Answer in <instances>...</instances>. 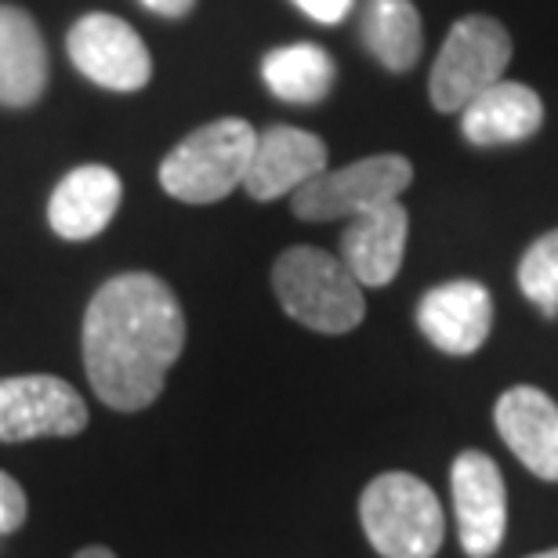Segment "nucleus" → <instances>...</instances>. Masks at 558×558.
Returning <instances> with one entry per match:
<instances>
[{
	"label": "nucleus",
	"mask_w": 558,
	"mask_h": 558,
	"mask_svg": "<svg viewBox=\"0 0 558 558\" xmlns=\"http://www.w3.org/2000/svg\"><path fill=\"white\" fill-rule=\"evenodd\" d=\"M323 171H327V142L312 131L279 124L258 135L243 189L251 193V199L269 204L279 196H294L301 185Z\"/></svg>",
	"instance_id": "11"
},
{
	"label": "nucleus",
	"mask_w": 558,
	"mask_h": 558,
	"mask_svg": "<svg viewBox=\"0 0 558 558\" xmlns=\"http://www.w3.org/2000/svg\"><path fill=\"white\" fill-rule=\"evenodd\" d=\"M494 424L533 475L558 483V403L548 392L533 385L508 388L494 407Z\"/></svg>",
	"instance_id": "12"
},
{
	"label": "nucleus",
	"mask_w": 558,
	"mask_h": 558,
	"mask_svg": "<svg viewBox=\"0 0 558 558\" xmlns=\"http://www.w3.org/2000/svg\"><path fill=\"white\" fill-rule=\"evenodd\" d=\"M360 37L371 59L392 73L414 70L424 48L421 15L410 0H366L360 15Z\"/></svg>",
	"instance_id": "17"
},
{
	"label": "nucleus",
	"mask_w": 558,
	"mask_h": 558,
	"mask_svg": "<svg viewBox=\"0 0 558 558\" xmlns=\"http://www.w3.org/2000/svg\"><path fill=\"white\" fill-rule=\"evenodd\" d=\"M360 522L381 558H432L442 548L439 497L410 472L377 475L360 497Z\"/></svg>",
	"instance_id": "4"
},
{
	"label": "nucleus",
	"mask_w": 558,
	"mask_h": 558,
	"mask_svg": "<svg viewBox=\"0 0 558 558\" xmlns=\"http://www.w3.org/2000/svg\"><path fill=\"white\" fill-rule=\"evenodd\" d=\"M294 4L305 11L312 22H323V26H338L352 11V0H294Z\"/></svg>",
	"instance_id": "21"
},
{
	"label": "nucleus",
	"mask_w": 558,
	"mask_h": 558,
	"mask_svg": "<svg viewBox=\"0 0 558 558\" xmlns=\"http://www.w3.org/2000/svg\"><path fill=\"white\" fill-rule=\"evenodd\" d=\"M142 8H149L153 15H160V19H182L193 11L196 0H138Z\"/></svg>",
	"instance_id": "22"
},
{
	"label": "nucleus",
	"mask_w": 558,
	"mask_h": 558,
	"mask_svg": "<svg viewBox=\"0 0 558 558\" xmlns=\"http://www.w3.org/2000/svg\"><path fill=\"white\" fill-rule=\"evenodd\" d=\"M258 131L240 117H221L215 124L182 138L160 163V185L182 204H218L243 185Z\"/></svg>",
	"instance_id": "3"
},
{
	"label": "nucleus",
	"mask_w": 558,
	"mask_h": 558,
	"mask_svg": "<svg viewBox=\"0 0 558 558\" xmlns=\"http://www.w3.org/2000/svg\"><path fill=\"white\" fill-rule=\"evenodd\" d=\"M73 65L87 81L106 87V92H138L153 76V54L145 48L135 26L124 19L92 11V15L76 19L70 37H65Z\"/></svg>",
	"instance_id": "8"
},
{
	"label": "nucleus",
	"mask_w": 558,
	"mask_h": 558,
	"mask_svg": "<svg viewBox=\"0 0 558 558\" xmlns=\"http://www.w3.org/2000/svg\"><path fill=\"white\" fill-rule=\"evenodd\" d=\"M414 182V163L399 153L366 156L338 171H323L294 193V215L301 221L355 218L385 204H396Z\"/></svg>",
	"instance_id": "6"
},
{
	"label": "nucleus",
	"mask_w": 558,
	"mask_h": 558,
	"mask_svg": "<svg viewBox=\"0 0 558 558\" xmlns=\"http://www.w3.org/2000/svg\"><path fill=\"white\" fill-rule=\"evenodd\" d=\"M120 199H124V185L113 167L87 163L76 167L54 185L51 204H48V221L54 236L62 240H95L98 232H106L109 221L117 218Z\"/></svg>",
	"instance_id": "13"
},
{
	"label": "nucleus",
	"mask_w": 558,
	"mask_h": 558,
	"mask_svg": "<svg viewBox=\"0 0 558 558\" xmlns=\"http://www.w3.org/2000/svg\"><path fill=\"white\" fill-rule=\"evenodd\" d=\"M511 62V37L497 19L468 15L453 22L450 37L432 65L428 95L439 113H461L475 95L505 81Z\"/></svg>",
	"instance_id": "5"
},
{
	"label": "nucleus",
	"mask_w": 558,
	"mask_h": 558,
	"mask_svg": "<svg viewBox=\"0 0 558 558\" xmlns=\"http://www.w3.org/2000/svg\"><path fill=\"white\" fill-rule=\"evenodd\" d=\"M262 76L269 92L283 102L316 106L330 95L338 81V65L319 44H287L262 59Z\"/></svg>",
	"instance_id": "18"
},
{
	"label": "nucleus",
	"mask_w": 558,
	"mask_h": 558,
	"mask_svg": "<svg viewBox=\"0 0 558 558\" xmlns=\"http://www.w3.org/2000/svg\"><path fill=\"white\" fill-rule=\"evenodd\" d=\"M272 290L290 319L319 333H349L366 312L360 279L341 258L319 247H290L279 254Z\"/></svg>",
	"instance_id": "2"
},
{
	"label": "nucleus",
	"mask_w": 558,
	"mask_h": 558,
	"mask_svg": "<svg viewBox=\"0 0 558 558\" xmlns=\"http://www.w3.org/2000/svg\"><path fill=\"white\" fill-rule=\"evenodd\" d=\"M185 349V312L153 272L106 279L84 312V371L95 396L120 414L153 407Z\"/></svg>",
	"instance_id": "1"
},
{
	"label": "nucleus",
	"mask_w": 558,
	"mask_h": 558,
	"mask_svg": "<svg viewBox=\"0 0 558 558\" xmlns=\"http://www.w3.org/2000/svg\"><path fill=\"white\" fill-rule=\"evenodd\" d=\"M544 124L541 95L526 84L497 81L461 109V131L472 145H515Z\"/></svg>",
	"instance_id": "15"
},
{
	"label": "nucleus",
	"mask_w": 558,
	"mask_h": 558,
	"mask_svg": "<svg viewBox=\"0 0 558 558\" xmlns=\"http://www.w3.org/2000/svg\"><path fill=\"white\" fill-rule=\"evenodd\" d=\"M73 558H117L109 548H102V544H92V548H81Z\"/></svg>",
	"instance_id": "23"
},
{
	"label": "nucleus",
	"mask_w": 558,
	"mask_h": 558,
	"mask_svg": "<svg viewBox=\"0 0 558 558\" xmlns=\"http://www.w3.org/2000/svg\"><path fill=\"white\" fill-rule=\"evenodd\" d=\"M48 44L37 22L15 4H0V106H33L48 87Z\"/></svg>",
	"instance_id": "16"
},
{
	"label": "nucleus",
	"mask_w": 558,
	"mask_h": 558,
	"mask_svg": "<svg viewBox=\"0 0 558 558\" xmlns=\"http://www.w3.org/2000/svg\"><path fill=\"white\" fill-rule=\"evenodd\" d=\"M530 558H558V548H551V551H541V555H530Z\"/></svg>",
	"instance_id": "24"
},
{
	"label": "nucleus",
	"mask_w": 558,
	"mask_h": 558,
	"mask_svg": "<svg viewBox=\"0 0 558 558\" xmlns=\"http://www.w3.org/2000/svg\"><path fill=\"white\" fill-rule=\"evenodd\" d=\"M450 489H453V515H457L461 548L472 558H489L505 544V526H508L505 475H500V468L486 453L464 450L453 461Z\"/></svg>",
	"instance_id": "9"
},
{
	"label": "nucleus",
	"mask_w": 558,
	"mask_h": 558,
	"mask_svg": "<svg viewBox=\"0 0 558 558\" xmlns=\"http://www.w3.org/2000/svg\"><path fill=\"white\" fill-rule=\"evenodd\" d=\"M519 287L544 319L558 316V229L544 232L519 262Z\"/></svg>",
	"instance_id": "19"
},
{
	"label": "nucleus",
	"mask_w": 558,
	"mask_h": 558,
	"mask_svg": "<svg viewBox=\"0 0 558 558\" xmlns=\"http://www.w3.org/2000/svg\"><path fill=\"white\" fill-rule=\"evenodd\" d=\"M87 403L81 392L51 374H22L0 381V442L70 439L87 428Z\"/></svg>",
	"instance_id": "7"
},
{
	"label": "nucleus",
	"mask_w": 558,
	"mask_h": 558,
	"mask_svg": "<svg viewBox=\"0 0 558 558\" xmlns=\"http://www.w3.org/2000/svg\"><path fill=\"white\" fill-rule=\"evenodd\" d=\"M417 327L439 352L472 355L486 344L494 327V301L475 279L432 287L417 305Z\"/></svg>",
	"instance_id": "10"
},
{
	"label": "nucleus",
	"mask_w": 558,
	"mask_h": 558,
	"mask_svg": "<svg viewBox=\"0 0 558 558\" xmlns=\"http://www.w3.org/2000/svg\"><path fill=\"white\" fill-rule=\"evenodd\" d=\"M407 229L410 218L399 199L349 218V229L341 236V262L360 279V287H388L399 276L407 251Z\"/></svg>",
	"instance_id": "14"
},
{
	"label": "nucleus",
	"mask_w": 558,
	"mask_h": 558,
	"mask_svg": "<svg viewBox=\"0 0 558 558\" xmlns=\"http://www.w3.org/2000/svg\"><path fill=\"white\" fill-rule=\"evenodd\" d=\"M26 515H29L26 489H22L8 472H0V537L15 533L22 522H26Z\"/></svg>",
	"instance_id": "20"
}]
</instances>
